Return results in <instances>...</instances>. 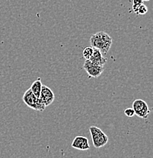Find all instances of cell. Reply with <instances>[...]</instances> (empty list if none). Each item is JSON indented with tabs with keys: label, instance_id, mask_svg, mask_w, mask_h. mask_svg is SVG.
<instances>
[{
	"label": "cell",
	"instance_id": "obj_1",
	"mask_svg": "<svg viewBox=\"0 0 153 158\" xmlns=\"http://www.w3.org/2000/svg\"><path fill=\"white\" fill-rule=\"evenodd\" d=\"M90 43L93 48L99 49L102 54H107L111 48L113 40L104 31H99L91 36Z\"/></svg>",
	"mask_w": 153,
	"mask_h": 158
},
{
	"label": "cell",
	"instance_id": "obj_2",
	"mask_svg": "<svg viewBox=\"0 0 153 158\" xmlns=\"http://www.w3.org/2000/svg\"><path fill=\"white\" fill-rule=\"evenodd\" d=\"M22 100L28 107L34 110L43 112L46 108L45 104L42 101V100L40 98H36V96L33 94L30 88L28 89L25 93L24 94Z\"/></svg>",
	"mask_w": 153,
	"mask_h": 158
},
{
	"label": "cell",
	"instance_id": "obj_3",
	"mask_svg": "<svg viewBox=\"0 0 153 158\" xmlns=\"http://www.w3.org/2000/svg\"><path fill=\"white\" fill-rule=\"evenodd\" d=\"M89 131L91 136L94 147L100 148L108 144L109 138L101 128L97 127V126H92L89 128Z\"/></svg>",
	"mask_w": 153,
	"mask_h": 158
},
{
	"label": "cell",
	"instance_id": "obj_4",
	"mask_svg": "<svg viewBox=\"0 0 153 158\" xmlns=\"http://www.w3.org/2000/svg\"><path fill=\"white\" fill-rule=\"evenodd\" d=\"M132 108L134 110L135 115H136L138 117L145 118V119L148 118L150 113V110L147 103L141 99H137L133 101Z\"/></svg>",
	"mask_w": 153,
	"mask_h": 158
},
{
	"label": "cell",
	"instance_id": "obj_5",
	"mask_svg": "<svg viewBox=\"0 0 153 158\" xmlns=\"http://www.w3.org/2000/svg\"><path fill=\"white\" fill-rule=\"evenodd\" d=\"M83 69L86 71L89 78H97L103 73L104 68L101 65H96L90 60H85L83 64Z\"/></svg>",
	"mask_w": 153,
	"mask_h": 158
},
{
	"label": "cell",
	"instance_id": "obj_6",
	"mask_svg": "<svg viewBox=\"0 0 153 158\" xmlns=\"http://www.w3.org/2000/svg\"><path fill=\"white\" fill-rule=\"evenodd\" d=\"M40 98L42 100V101L44 102L46 107H47V106H50L51 103H53V102L54 101L55 95H54V93L53 92V90L49 87L42 85Z\"/></svg>",
	"mask_w": 153,
	"mask_h": 158
},
{
	"label": "cell",
	"instance_id": "obj_7",
	"mask_svg": "<svg viewBox=\"0 0 153 158\" xmlns=\"http://www.w3.org/2000/svg\"><path fill=\"white\" fill-rule=\"evenodd\" d=\"M72 147L80 151H87L90 148L88 139L85 136H76L72 142Z\"/></svg>",
	"mask_w": 153,
	"mask_h": 158
},
{
	"label": "cell",
	"instance_id": "obj_8",
	"mask_svg": "<svg viewBox=\"0 0 153 158\" xmlns=\"http://www.w3.org/2000/svg\"><path fill=\"white\" fill-rule=\"evenodd\" d=\"M88 60H90L91 62H93V63L96 64V65H101V66H104L105 63L108 61V59L106 57H104L103 56V54L101 53V51L98 49L94 48V52L92 56H91Z\"/></svg>",
	"mask_w": 153,
	"mask_h": 158
},
{
	"label": "cell",
	"instance_id": "obj_9",
	"mask_svg": "<svg viewBox=\"0 0 153 158\" xmlns=\"http://www.w3.org/2000/svg\"><path fill=\"white\" fill-rule=\"evenodd\" d=\"M41 88H42V82H41L40 78H38L37 80L34 81V83L31 85L30 88L31 91L33 92V94H34L36 96V98H40Z\"/></svg>",
	"mask_w": 153,
	"mask_h": 158
},
{
	"label": "cell",
	"instance_id": "obj_10",
	"mask_svg": "<svg viewBox=\"0 0 153 158\" xmlns=\"http://www.w3.org/2000/svg\"><path fill=\"white\" fill-rule=\"evenodd\" d=\"M94 52V48L92 47H87L83 49V52H82V55L83 57L85 58V60H88L93 54Z\"/></svg>",
	"mask_w": 153,
	"mask_h": 158
},
{
	"label": "cell",
	"instance_id": "obj_11",
	"mask_svg": "<svg viewBox=\"0 0 153 158\" xmlns=\"http://www.w3.org/2000/svg\"><path fill=\"white\" fill-rule=\"evenodd\" d=\"M143 3V0H133V10L136 14H137L139 7Z\"/></svg>",
	"mask_w": 153,
	"mask_h": 158
},
{
	"label": "cell",
	"instance_id": "obj_12",
	"mask_svg": "<svg viewBox=\"0 0 153 158\" xmlns=\"http://www.w3.org/2000/svg\"><path fill=\"white\" fill-rule=\"evenodd\" d=\"M147 11L148 8L142 3V4L139 7V9H138L137 11V15H145L147 13Z\"/></svg>",
	"mask_w": 153,
	"mask_h": 158
},
{
	"label": "cell",
	"instance_id": "obj_13",
	"mask_svg": "<svg viewBox=\"0 0 153 158\" xmlns=\"http://www.w3.org/2000/svg\"><path fill=\"white\" fill-rule=\"evenodd\" d=\"M124 114L127 117H133L135 116V112L133 108H126L124 110Z\"/></svg>",
	"mask_w": 153,
	"mask_h": 158
},
{
	"label": "cell",
	"instance_id": "obj_14",
	"mask_svg": "<svg viewBox=\"0 0 153 158\" xmlns=\"http://www.w3.org/2000/svg\"><path fill=\"white\" fill-rule=\"evenodd\" d=\"M143 1H149V0H143Z\"/></svg>",
	"mask_w": 153,
	"mask_h": 158
}]
</instances>
